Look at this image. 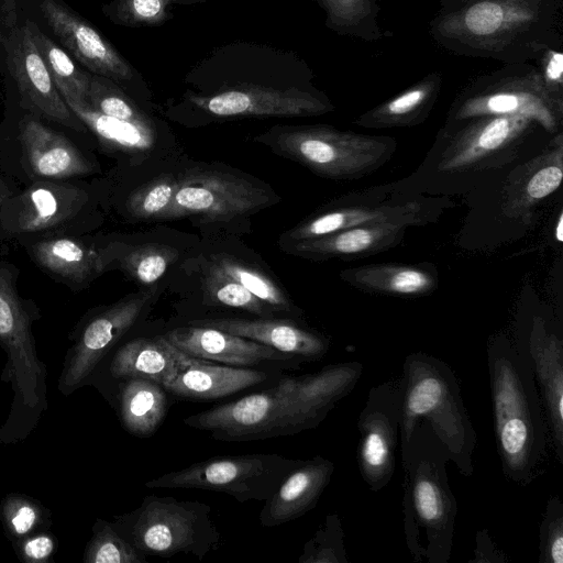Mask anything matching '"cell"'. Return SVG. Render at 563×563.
<instances>
[{"mask_svg":"<svg viewBox=\"0 0 563 563\" xmlns=\"http://www.w3.org/2000/svg\"><path fill=\"white\" fill-rule=\"evenodd\" d=\"M358 361L330 364L316 373L282 378L254 393L184 419L214 440L245 442L294 435L316 429L358 383Z\"/></svg>","mask_w":563,"mask_h":563,"instance_id":"cell-1","label":"cell"},{"mask_svg":"<svg viewBox=\"0 0 563 563\" xmlns=\"http://www.w3.org/2000/svg\"><path fill=\"white\" fill-rule=\"evenodd\" d=\"M487 367L501 472L508 482L525 487L545 472L551 449L537 382L530 366L505 338L489 342Z\"/></svg>","mask_w":563,"mask_h":563,"instance_id":"cell-2","label":"cell"},{"mask_svg":"<svg viewBox=\"0 0 563 563\" xmlns=\"http://www.w3.org/2000/svg\"><path fill=\"white\" fill-rule=\"evenodd\" d=\"M399 443L406 545L415 562L448 563L457 515L446 471L450 455L424 422H417Z\"/></svg>","mask_w":563,"mask_h":563,"instance_id":"cell-3","label":"cell"},{"mask_svg":"<svg viewBox=\"0 0 563 563\" xmlns=\"http://www.w3.org/2000/svg\"><path fill=\"white\" fill-rule=\"evenodd\" d=\"M400 437L417 422L427 423L461 475L474 472L477 437L452 368L426 352L408 354L402 363Z\"/></svg>","mask_w":563,"mask_h":563,"instance_id":"cell-4","label":"cell"},{"mask_svg":"<svg viewBox=\"0 0 563 563\" xmlns=\"http://www.w3.org/2000/svg\"><path fill=\"white\" fill-rule=\"evenodd\" d=\"M258 141L312 173L333 180H356L385 165L397 141L384 135L342 132L327 125L284 126Z\"/></svg>","mask_w":563,"mask_h":563,"instance_id":"cell-5","label":"cell"},{"mask_svg":"<svg viewBox=\"0 0 563 563\" xmlns=\"http://www.w3.org/2000/svg\"><path fill=\"white\" fill-rule=\"evenodd\" d=\"M112 525L144 555L170 558L186 553L201 560L220 541L209 505L174 497L148 495Z\"/></svg>","mask_w":563,"mask_h":563,"instance_id":"cell-6","label":"cell"},{"mask_svg":"<svg viewBox=\"0 0 563 563\" xmlns=\"http://www.w3.org/2000/svg\"><path fill=\"white\" fill-rule=\"evenodd\" d=\"M301 460L277 454L224 455L163 474L147 488H195L223 493L239 503L265 501Z\"/></svg>","mask_w":563,"mask_h":563,"instance_id":"cell-7","label":"cell"},{"mask_svg":"<svg viewBox=\"0 0 563 563\" xmlns=\"http://www.w3.org/2000/svg\"><path fill=\"white\" fill-rule=\"evenodd\" d=\"M401 380L373 386L357 418L356 462L366 486L378 493L391 481L400 442Z\"/></svg>","mask_w":563,"mask_h":563,"instance_id":"cell-8","label":"cell"},{"mask_svg":"<svg viewBox=\"0 0 563 563\" xmlns=\"http://www.w3.org/2000/svg\"><path fill=\"white\" fill-rule=\"evenodd\" d=\"M269 199L266 190L238 175L197 169L179 178L170 218L228 221L257 211Z\"/></svg>","mask_w":563,"mask_h":563,"instance_id":"cell-9","label":"cell"},{"mask_svg":"<svg viewBox=\"0 0 563 563\" xmlns=\"http://www.w3.org/2000/svg\"><path fill=\"white\" fill-rule=\"evenodd\" d=\"M530 366L545 412L551 449L563 464V335L543 314L534 313L514 344Z\"/></svg>","mask_w":563,"mask_h":563,"instance_id":"cell-10","label":"cell"},{"mask_svg":"<svg viewBox=\"0 0 563 563\" xmlns=\"http://www.w3.org/2000/svg\"><path fill=\"white\" fill-rule=\"evenodd\" d=\"M476 119L460 130L443 148L438 161L440 172L479 170L511 161L532 121L522 115Z\"/></svg>","mask_w":563,"mask_h":563,"instance_id":"cell-11","label":"cell"},{"mask_svg":"<svg viewBox=\"0 0 563 563\" xmlns=\"http://www.w3.org/2000/svg\"><path fill=\"white\" fill-rule=\"evenodd\" d=\"M154 290L129 296L95 316L68 350L58 389L71 394L90 376L97 364L141 316Z\"/></svg>","mask_w":563,"mask_h":563,"instance_id":"cell-12","label":"cell"},{"mask_svg":"<svg viewBox=\"0 0 563 563\" xmlns=\"http://www.w3.org/2000/svg\"><path fill=\"white\" fill-rule=\"evenodd\" d=\"M189 101L217 117H302L321 114L327 103L297 87H277L253 81L236 82Z\"/></svg>","mask_w":563,"mask_h":563,"instance_id":"cell-13","label":"cell"},{"mask_svg":"<svg viewBox=\"0 0 563 563\" xmlns=\"http://www.w3.org/2000/svg\"><path fill=\"white\" fill-rule=\"evenodd\" d=\"M448 205L439 198L411 197L375 205L335 207L299 223L287 231L284 239L295 243L344 229L375 224L426 225L435 221Z\"/></svg>","mask_w":563,"mask_h":563,"instance_id":"cell-14","label":"cell"},{"mask_svg":"<svg viewBox=\"0 0 563 563\" xmlns=\"http://www.w3.org/2000/svg\"><path fill=\"white\" fill-rule=\"evenodd\" d=\"M88 203V194L74 185L34 184L3 202L0 228L9 235L38 233L68 227Z\"/></svg>","mask_w":563,"mask_h":563,"instance_id":"cell-15","label":"cell"},{"mask_svg":"<svg viewBox=\"0 0 563 563\" xmlns=\"http://www.w3.org/2000/svg\"><path fill=\"white\" fill-rule=\"evenodd\" d=\"M41 10L63 45L91 73L117 82L133 78L131 65L82 18L55 0H41Z\"/></svg>","mask_w":563,"mask_h":563,"instance_id":"cell-16","label":"cell"},{"mask_svg":"<svg viewBox=\"0 0 563 563\" xmlns=\"http://www.w3.org/2000/svg\"><path fill=\"white\" fill-rule=\"evenodd\" d=\"M12 71L29 107L49 120L77 131L84 123L68 108L35 44L31 26H24L10 53Z\"/></svg>","mask_w":563,"mask_h":563,"instance_id":"cell-17","label":"cell"},{"mask_svg":"<svg viewBox=\"0 0 563 563\" xmlns=\"http://www.w3.org/2000/svg\"><path fill=\"white\" fill-rule=\"evenodd\" d=\"M163 336L188 356L231 366H255L296 357L260 342L208 327L188 324L175 328Z\"/></svg>","mask_w":563,"mask_h":563,"instance_id":"cell-18","label":"cell"},{"mask_svg":"<svg viewBox=\"0 0 563 563\" xmlns=\"http://www.w3.org/2000/svg\"><path fill=\"white\" fill-rule=\"evenodd\" d=\"M189 324L225 331L307 361L322 358L330 347L323 334L286 319L211 318Z\"/></svg>","mask_w":563,"mask_h":563,"instance_id":"cell-19","label":"cell"},{"mask_svg":"<svg viewBox=\"0 0 563 563\" xmlns=\"http://www.w3.org/2000/svg\"><path fill=\"white\" fill-rule=\"evenodd\" d=\"M334 468L332 461L320 455L301 460L265 500L260 512L261 525L272 528L312 510L329 485Z\"/></svg>","mask_w":563,"mask_h":563,"instance_id":"cell-20","label":"cell"},{"mask_svg":"<svg viewBox=\"0 0 563 563\" xmlns=\"http://www.w3.org/2000/svg\"><path fill=\"white\" fill-rule=\"evenodd\" d=\"M563 178V141L558 135L539 155L509 174L503 192V212L512 219H526L532 209L559 189Z\"/></svg>","mask_w":563,"mask_h":563,"instance_id":"cell-21","label":"cell"},{"mask_svg":"<svg viewBox=\"0 0 563 563\" xmlns=\"http://www.w3.org/2000/svg\"><path fill=\"white\" fill-rule=\"evenodd\" d=\"M407 228L405 224L355 227L290 243V251L313 261L357 260L399 245L406 235Z\"/></svg>","mask_w":563,"mask_h":563,"instance_id":"cell-22","label":"cell"},{"mask_svg":"<svg viewBox=\"0 0 563 563\" xmlns=\"http://www.w3.org/2000/svg\"><path fill=\"white\" fill-rule=\"evenodd\" d=\"M177 355L180 362L179 371L164 388L179 398L218 399L260 384L267 378L262 371L209 364L203 360L188 356L178 349Z\"/></svg>","mask_w":563,"mask_h":563,"instance_id":"cell-23","label":"cell"},{"mask_svg":"<svg viewBox=\"0 0 563 563\" xmlns=\"http://www.w3.org/2000/svg\"><path fill=\"white\" fill-rule=\"evenodd\" d=\"M20 142L27 166L36 177L57 180L86 175L92 169L67 137L36 119L22 120Z\"/></svg>","mask_w":563,"mask_h":563,"instance_id":"cell-24","label":"cell"},{"mask_svg":"<svg viewBox=\"0 0 563 563\" xmlns=\"http://www.w3.org/2000/svg\"><path fill=\"white\" fill-rule=\"evenodd\" d=\"M341 278L367 294L417 298L431 295L439 286V274L429 263H376L351 267Z\"/></svg>","mask_w":563,"mask_h":563,"instance_id":"cell-25","label":"cell"},{"mask_svg":"<svg viewBox=\"0 0 563 563\" xmlns=\"http://www.w3.org/2000/svg\"><path fill=\"white\" fill-rule=\"evenodd\" d=\"M179 366L177 349L158 335L125 343L114 354L110 371L115 378L147 379L164 387L177 375Z\"/></svg>","mask_w":563,"mask_h":563,"instance_id":"cell-26","label":"cell"},{"mask_svg":"<svg viewBox=\"0 0 563 563\" xmlns=\"http://www.w3.org/2000/svg\"><path fill=\"white\" fill-rule=\"evenodd\" d=\"M559 114L560 109H556L548 98L539 93L522 90H499L464 101L455 111V119L522 115L539 122L549 132H556Z\"/></svg>","mask_w":563,"mask_h":563,"instance_id":"cell-27","label":"cell"},{"mask_svg":"<svg viewBox=\"0 0 563 563\" xmlns=\"http://www.w3.org/2000/svg\"><path fill=\"white\" fill-rule=\"evenodd\" d=\"M31 253L42 267L73 284H82L106 267L103 253L69 236L44 239L31 246Z\"/></svg>","mask_w":563,"mask_h":563,"instance_id":"cell-28","label":"cell"},{"mask_svg":"<svg viewBox=\"0 0 563 563\" xmlns=\"http://www.w3.org/2000/svg\"><path fill=\"white\" fill-rule=\"evenodd\" d=\"M167 412L165 388L147 379H125L120 393V416L128 432L147 438L156 432Z\"/></svg>","mask_w":563,"mask_h":563,"instance_id":"cell-29","label":"cell"},{"mask_svg":"<svg viewBox=\"0 0 563 563\" xmlns=\"http://www.w3.org/2000/svg\"><path fill=\"white\" fill-rule=\"evenodd\" d=\"M34 320L35 311L20 298L9 269L0 265V345L8 356L23 355L34 346Z\"/></svg>","mask_w":563,"mask_h":563,"instance_id":"cell-30","label":"cell"},{"mask_svg":"<svg viewBox=\"0 0 563 563\" xmlns=\"http://www.w3.org/2000/svg\"><path fill=\"white\" fill-rule=\"evenodd\" d=\"M64 101L85 125L110 145L125 151L142 152L154 143V131L148 121H124L102 114L87 102L71 99Z\"/></svg>","mask_w":563,"mask_h":563,"instance_id":"cell-31","label":"cell"},{"mask_svg":"<svg viewBox=\"0 0 563 563\" xmlns=\"http://www.w3.org/2000/svg\"><path fill=\"white\" fill-rule=\"evenodd\" d=\"M32 29L35 44L63 99L87 102L91 76L78 68L48 36Z\"/></svg>","mask_w":563,"mask_h":563,"instance_id":"cell-32","label":"cell"},{"mask_svg":"<svg viewBox=\"0 0 563 563\" xmlns=\"http://www.w3.org/2000/svg\"><path fill=\"white\" fill-rule=\"evenodd\" d=\"M211 265L241 284L274 312L296 311V307H294L283 289L261 271L225 254L213 255Z\"/></svg>","mask_w":563,"mask_h":563,"instance_id":"cell-33","label":"cell"},{"mask_svg":"<svg viewBox=\"0 0 563 563\" xmlns=\"http://www.w3.org/2000/svg\"><path fill=\"white\" fill-rule=\"evenodd\" d=\"M428 89H410L356 120V124L372 129L401 128L418 124L424 118Z\"/></svg>","mask_w":563,"mask_h":563,"instance_id":"cell-34","label":"cell"},{"mask_svg":"<svg viewBox=\"0 0 563 563\" xmlns=\"http://www.w3.org/2000/svg\"><path fill=\"white\" fill-rule=\"evenodd\" d=\"M179 178L175 175H162L134 190L126 202L129 212L139 219L170 218Z\"/></svg>","mask_w":563,"mask_h":563,"instance_id":"cell-35","label":"cell"},{"mask_svg":"<svg viewBox=\"0 0 563 563\" xmlns=\"http://www.w3.org/2000/svg\"><path fill=\"white\" fill-rule=\"evenodd\" d=\"M86 563H146V555L123 538L114 526L98 519L92 528V537L87 543Z\"/></svg>","mask_w":563,"mask_h":563,"instance_id":"cell-36","label":"cell"},{"mask_svg":"<svg viewBox=\"0 0 563 563\" xmlns=\"http://www.w3.org/2000/svg\"><path fill=\"white\" fill-rule=\"evenodd\" d=\"M206 295L214 303L241 309L260 317L273 314V310L254 297L241 284L232 279L213 265L203 278Z\"/></svg>","mask_w":563,"mask_h":563,"instance_id":"cell-37","label":"cell"},{"mask_svg":"<svg viewBox=\"0 0 563 563\" xmlns=\"http://www.w3.org/2000/svg\"><path fill=\"white\" fill-rule=\"evenodd\" d=\"M178 256L174 247L164 244H142L124 257L126 271L140 283L150 285L161 278Z\"/></svg>","mask_w":563,"mask_h":563,"instance_id":"cell-38","label":"cell"},{"mask_svg":"<svg viewBox=\"0 0 563 563\" xmlns=\"http://www.w3.org/2000/svg\"><path fill=\"white\" fill-rule=\"evenodd\" d=\"M199 0H114L108 14L114 22L129 26L155 25L172 16L174 4L191 3Z\"/></svg>","mask_w":563,"mask_h":563,"instance_id":"cell-39","label":"cell"},{"mask_svg":"<svg viewBox=\"0 0 563 563\" xmlns=\"http://www.w3.org/2000/svg\"><path fill=\"white\" fill-rule=\"evenodd\" d=\"M299 563H347L343 529L336 514L328 515L323 525L305 544Z\"/></svg>","mask_w":563,"mask_h":563,"instance_id":"cell-40","label":"cell"},{"mask_svg":"<svg viewBox=\"0 0 563 563\" xmlns=\"http://www.w3.org/2000/svg\"><path fill=\"white\" fill-rule=\"evenodd\" d=\"M87 103L111 118L130 122L147 121L144 114L110 79L99 75L91 76Z\"/></svg>","mask_w":563,"mask_h":563,"instance_id":"cell-41","label":"cell"},{"mask_svg":"<svg viewBox=\"0 0 563 563\" xmlns=\"http://www.w3.org/2000/svg\"><path fill=\"white\" fill-rule=\"evenodd\" d=\"M0 510L10 538L23 540L44 522V509L36 500L22 495L7 496Z\"/></svg>","mask_w":563,"mask_h":563,"instance_id":"cell-42","label":"cell"},{"mask_svg":"<svg viewBox=\"0 0 563 563\" xmlns=\"http://www.w3.org/2000/svg\"><path fill=\"white\" fill-rule=\"evenodd\" d=\"M539 563H563V503L551 496L539 530Z\"/></svg>","mask_w":563,"mask_h":563,"instance_id":"cell-43","label":"cell"},{"mask_svg":"<svg viewBox=\"0 0 563 563\" xmlns=\"http://www.w3.org/2000/svg\"><path fill=\"white\" fill-rule=\"evenodd\" d=\"M503 22V10L493 2L475 4L465 14L468 31L476 35H489L499 29Z\"/></svg>","mask_w":563,"mask_h":563,"instance_id":"cell-44","label":"cell"},{"mask_svg":"<svg viewBox=\"0 0 563 563\" xmlns=\"http://www.w3.org/2000/svg\"><path fill=\"white\" fill-rule=\"evenodd\" d=\"M56 543L52 536L40 533L23 539L19 547V554L26 562H45L55 551Z\"/></svg>","mask_w":563,"mask_h":563,"instance_id":"cell-45","label":"cell"},{"mask_svg":"<svg viewBox=\"0 0 563 563\" xmlns=\"http://www.w3.org/2000/svg\"><path fill=\"white\" fill-rule=\"evenodd\" d=\"M476 549L474 562H505L504 554L495 547L487 530H479L476 533Z\"/></svg>","mask_w":563,"mask_h":563,"instance_id":"cell-46","label":"cell"},{"mask_svg":"<svg viewBox=\"0 0 563 563\" xmlns=\"http://www.w3.org/2000/svg\"><path fill=\"white\" fill-rule=\"evenodd\" d=\"M563 70V56L561 53H554L547 66V77L554 81H560Z\"/></svg>","mask_w":563,"mask_h":563,"instance_id":"cell-47","label":"cell"},{"mask_svg":"<svg viewBox=\"0 0 563 563\" xmlns=\"http://www.w3.org/2000/svg\"><path fill=\"white\" fill-rule=\"evenodd\" d=\"M554 238L559 243L563 242V214L560 212L554 228Z\"/></svg>","mask_w":563,"mask_h":563,"instance_id":"cell-48","label":"cell"}]
</instances>
